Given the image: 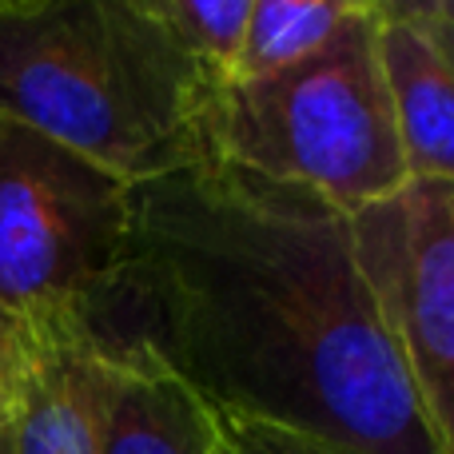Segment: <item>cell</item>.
<instances>
[{
	"mask_svg": "<svg viewBox=\"0 0 454 454\" xmlns=\"http://www.w3.org/2000/svg\"><path fill=\"white\" fill-rule=\"evenodd\" d=\"M375 52L407 176L454 180V44L407 24H375Z\"/></svg>",
	"mask_w": 454,
	"mask_h": 454,
	"instance_id": "ba28073f",
	"label": "cell"
},
{
	"mask_svg": "<svg viewBox=\"0 0 454 454\" xmlns=\"http://www.w3.org/2000/svg\"><path fill=\"white\" fill-rule=\"evenodd\" d=\"M375 24H407L454 44V0H363Z\"/></svg>",
	"mask_w": 454,
	"mask_h": 454,
	"instance_id": "4fadbf2b",
	"label": "cell"
},
{
	"mask_svg": "<svg viewBox=\"0 0 454 454\" xmlns=\"http://www.w3.org/2000/svg\"><path fill=\"white\" fill-rule=\"evenodd\" d=\"M12 4H24V0H0V8H12Z\"/></svg>",
	"mask_w": 454,
	"mask_h": 454,
	"instance_id": "5bb4252c",
	"label": "cell"
},
{
	"mask_svg": "<svg viewBox=\"0 0 454 454\" xmlns=\"http://www.w3.org/2000/svg\"><path fill=\"white\" fill-rule=\"evenodd\" d=\"M215 80L124 0L0 8V116L36 128L128 188L212 156Z\"/></svg>",
	"mask_w": 454,
	"mask_h": 454,
	"instance_id": "7a4b0ae2",
	"label": "cell"
},
{
	"mask_svg": "<svg viewBox=\"0 0 454 454\" xmlns=\"http://www.w3.org/2000/svg\"><path fill=\"white\" fill-rule=\"evenodd\" d=\"M132 188L36 128L0 116V303L76 319L100 339L128 251Z\"/></svg>",
	"mask_w": 454,
	"mask_h": 454,
	"instance_id": "277c9868",
	"label": "cell"
},
{
	"mask_svg": "<svg viewBox=\"0 0 454 454\" xmlns=\"http://www.w3.org/2000/svg\"><path fill=\"white\" fill-rule=\"evenodd\" d=\"M359 12H367L363 0H251L227 80H255L303 60Z\"/></svg>",
	"mask_w": 454,
	"mask_h": 454,
	"instance_id": "9c48e42d",
	"label": "cell"
},
{
	"mask_svg": "<svg viewBox=\"0 0 454 454\" xmlns=\"http://www.w3.org/2000/svg\"><path fill=\"white\" fill-rule=\"evenodd\" d=\"M124 4L164 28L180 48H188L215 80L231 76L251 0H124Z\"/></svg>",
	"mask_w": 454,
	"mask_h": 454,
	"instance_id": "30bf717a",
	"label": "cell"
},
{
	"mask_svg": "<svg viewBox=\"0 0 454 454\" xmlns=\"http://www.w3.org/2000/svg\"><path fill=\"white\" fill-rule=\"evenodd\" d=\"M212 156L323 196L339 212L387 200L411 180L375 52L359 12L311 56L255 80H223L207 112Z\"/></svg>",
	"mask_w": 454,
	"mask_h": 454,
	"instance_id": "3957f363",
	"label": "cell"
},
{
	"mask_svg": "<svg viewBox=\"0 0 454 454\" xmlns=\"http://www.w3.org/2000/svg\"><path fill=\"white\" fill-rule=\"evenodd\" d=\"M36 331V355L0 419V454H96L92 371L100 339L76 319H44Z\"/></svg>",
	"mask_w": 454,
	"mask_h": 454,
	"instance_id": "52a82bcc",
	"label": "cell"
},
{
	"mask_svg": "<svg viewBox=\"0 0 454 454\" xmlns=\"http://www.w3.org/2000/svg\"><path fill=\"white\" fill-rule=\"evenodd\" d=\"M96 454H215L212 403L148 343L96 347L92 371Z\"/></svg>",
	"mask_w": 454,
	"mask_h": 454,
	"instance_id": "8992f818",
	"label": "cell"
},
{
	"mask_svg": "<svg viewBox=\"0 0 454 454\" xmlns=\"http://www.w3.org/2000/svg\"><path fill=\"white\" fill-rule=\"evenodd\" d=\"M148 343L212 407L351 442L442 454L323 196L227 160L132 188L100 343Z\"/></svg>",
	"mask_w": 454,
	"mask_h": 454,
	"instance_id": "6da1fadb",
	"label": "cell"
},
{
	"mask_svg": "<svg viewBox=\"0 0 454 454\" xmlns=\"http://www.w3.org/2000/svg\"><path fill=\"white\" fill-rule=\"evenodd\" d=\"M215 454H223V450H215Z\"/></svg>",
	"mask_w": 454,
	"mask_h": 454,
	"instance_id": "9a60e30c",
	"label": "cell"
},
{
	"mask_svg": "<svg viewBox=\"0 0 454 454\" xmlns=\"http://www.w3.org/2000/svg\"><path fill=\"white\" fill-rule=\"evenodd\" d=\"M215 415V439L223 454H367L351 442L327 439L315 431H299L287 423H271V419H251L235 415V411L212 407Z\"/></svg>",
	"mask_w": 454,
	"mask_h": 454,
	"instance_id": "8fae6325",
	"label": "cell"
},
{
	"mask_svg": "<svg viewBox=\"0 0 454 454\" xmlns=\"http://www.w3.org/2000/svg\"><path fill=\"white\" fill-rule=\"evenodd\" d=\"M347 220L355 267L434 447L454 454V180H407Z\"/></svg>",
	"mask_w": 454,
	"mask_h": 454,
	"instance_id": "5b68a950",
	"label": "cell"
},
{
	"mask_svg": "<svg viewBox=\"0 0 454 454\" xmlns=\"http://www.w3.org/2000/svg\"><path fill=\"white\" fill-rule=\"evenodd\" d=\"M36 339H40L36 323L0 303V419L8 415L16 391H20L24 371H28L32 355H36Z\"/></svg>",
	"mask_w": 454,
	"mask_h": 454,
	"instance_id": "7c38bea8",
	"label": "cell"
}]
</instances>
